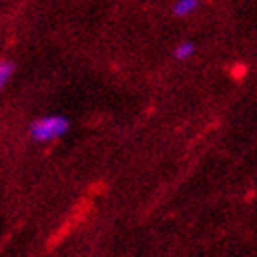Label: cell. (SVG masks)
I'll list each match as a JSON object with an SVG mask.
<instances>
[{"mask_svg":"<svg viewBox=\"0 0 257 257\" xmlns=\"http://www.w3.org/2000/svg\"><path fill=\"white\" fill-rule=\"evenodd\" d=\"M70 119L61 114H50L37 118L30 125V136L39 144H46V142H54L68 133Z\"/></svg>","mask_w":257,"mask_h":257,"instance_id":"obj_1","label":"cell"},{"mask_svg":"<svg viewBox=\"0 0 257 257\" xmlns=\"http://www.w3.org/2000/svg\"><path fill=\"white\" fill-rule=\"evenodd\" d=\"M195 54V44L191 41H182L175 46V59L178 61H186L189 59L191 55Z\"/></svg>","mask_w":257,"mask_h":257,"instance_id":"obj_4","label":"cell"},{"mask_svg":"<svg viewBox=\"0 0 257 257\" xmlns=\"http://www.w3.org/2000/svg\"><path fill=\"white\" fill-rule=\"evenodd\" d=\"M198 6H200V0H177V2L173 4L171 11H173V15L180 19V17L191 15Z\"/></svg>","mask_w":257,"mask_h":257,"instance_id":"obj_2","label":"cell"},{"mask_svg":"<svg viewBox=\"0 0 257 257\" xmlns=\"http://www.w3.org/2000/svg\"><path fill=\"white\" fill-rule=\"evenodd\" d=\"M13 74H15V64L8 59L0 61V90H2L4 86H8V83L11 81Z\"/></svg>","mask_w":257,"mask_h":257,"instance_id":"obj_3","label":"cell"}]
</instances>
